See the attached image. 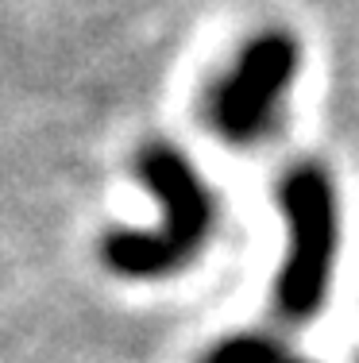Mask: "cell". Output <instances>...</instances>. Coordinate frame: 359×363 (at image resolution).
Listing matches in <instances>:
<instances>
[{
    "label": "cell",
    "instance_id": "obj_1",
    "mask_svg": "<svg viewBox=\"0 0 359 363\" xmlns=\"http://www.w3.org/2000/svg\"><path fill=\"white\" fill-rule=\"evenodd\" d=\"M139 174L162 205L155 232H113L101 244V259L124 279H162L201 252L212 228V197L182 151L151 143L139 155Z\"/></svg>",
    "mask_w": 359,
    "mask_h": 363
},
{
    "label": "cell",
    "instance_id": "obj_2",
    "mask_svg": "<svg viewBox=\"0 0 359 363\" xmlns=\"http://www.w3.org/2000/svg\"><path fill=\"white\" fill-rule=\"evenodd\" d=\"M282 213L290 228V252L278 271L275 306L286 321H309L324 309L336 263V240H340V213H336V189L332 178L313 162L286 170L282 178Z\"/></svg>",
    "mask_w": 359,
    "mask_h": 363
},
{
    "label": "cell",
    "instance_id": "obj_3",
    "mask_svg": "<svg viewBox=\"0 0 359 363\" xmlns=\"http://www.w3.org/2000/svg\"><path fill=\"white\" fill-rule=\"evenodd\" d=\"M297 74V43L286 31H263L239 55L236 70L212 93V128L228 143H251L275 120L278 101L286 97Z\"/></svg>",
    "mask_w": 359,
    "mask_h": 363
},
{
    "label": "cell",
    "instance_id": "obj_4",
    "mask_svg": "<svg viewBox=\"0 0 359 363\" xmlns=\"http://www.w3.org/2000/svg\"><path fill=\"white\" fill-rule=\"evenodd\" d=\"M201 363H305V359L286 352L278 340H270L263 333H239L220 340Z\"/></svg>",
    "mask_w": 359,
    "mask_h": 363
}]
</instances>
